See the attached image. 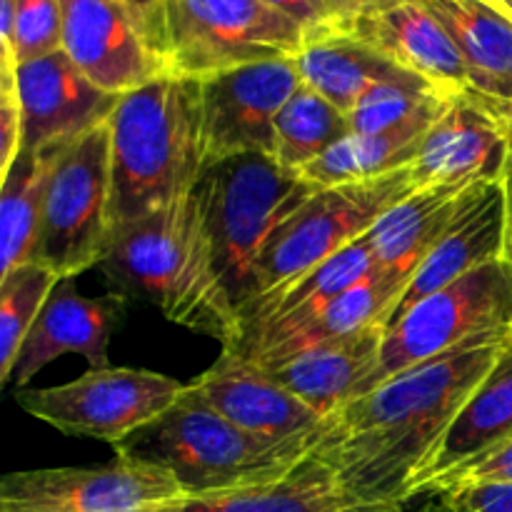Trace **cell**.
<instances>
[{
    "label": "cell",
    "mask_w": 512,
    "mask_h": 512,
    "mask_svg": "<svg viewBox=\"0 0 512 512\" xmlns=\"http://www.w3.org/2000/svg\"><path fill=\"white\" fill-rule=\"evenodd\" d=\"M510 338L470 340L350 400L323 418L308 455L333 470L350 503L410 493L445 430Z\"/></svg>",
    "instance_id": "6da1fadb"
},
{
    "label": "cell",
    "mask_w": 512,
    "mask_h": 512,
    "mask_svg": "<svg viewBox=\"0 0 512 512\" xmlns=\"http://www.w3.org/2000/svg\"><path fill=\"white\" fill-rule=\"evenodd\" d=\"M110 290L140 300L180 328L230 345L235 310L220 285L195 193L113 230L98 263Z\"/></svg>",
    "instance_id": "7a4b0ae2"
},
{
    "label": "cell",
    "mask_w": 512,
    "mask_h": 512,
    "mask_svg": "<svg viewBox=\"0 0 512 512\" xmlns=\"http://www.w3.org/2000/svg\"><path fill=\"white\" fill-rule=\"evenodd\" d=\"M108 128L113 230L193 193L205 170L200 80L168 73L120 95Z\"/></svg>",
    "instance_id": "3957f363"
},
{
    "label": "cell",
    "mask_w": 512,
    "mask_h": 512,
    "mask_svg": "<svg viewBox=\"0 0 512 512\" xmlns=\"http://www.w3.org/2000/svg\"><path fill=\"white\" fill-rule=\"evenodd\" d=\"M113 450L130 463L165 470L183 490V498L270 483L308 458L303 445H270L248 435L210 408L190 385L160 418Z\"/></svg>",
    "instance_id": "277c9868"
},
{
    "label": "cell",
    "mask_w": 512,
    "mask_h": 512,
    "mask_svg": "<svg viewBox=\"0 0 512 512\" xmlns=\"http://www.w3.org/2000/svg\"><path fill=\"white\" fill-rule=\"evenodd\" d=\"M315 190L273 155H230L205 165L193 193L235 320L253 298L255 260L265 238Z\"/></svg>",
    "instance_id": "5b68a950"
},
{
    "label": "cell",
    "mask_w": 512,
    "mask_h": 512,
    "mask_svg": "<svg viewBox=\"0 0 512 512\" xmlns=\"http://www.w3.org/2000/svg\"><path fill=\"white\" fill-rule=\"evenodd\" d=\"M408 168L365 183L320 188L280 220L255 260L253 298L270 293L308 270L318 268L363 238L390 208L415 193ZM240 313V310H238Z\"/></svg>",
    "instance_id": "8992f818"
},
{
    "label": "cell",
    "mask_w": 512,
    "mask_h": 512,
    "mask_svg": "<svg viewBox=\"0 0 512 512\" xmlns=\"http://www.w3.org/2000/svg\"><path fill=\"white\" fill-rule=\"evenodd\" d=\"M488 335H512V263L505 258L445 285L385 328L378 368L355 400L425 360Z\"/></svg>",
    "instance_id": "52a82bcc"
},
{
    "label": "cell",
    "mask_w": 512,
    "mask_h": 512,
    "mask_svg": "<svg viewBox=\"0 0 512 512\" xmlns=\"http://www.w3.org/2000/svg\"><path fill=\"white\" fill-rule=\"evenodd\" d=\"M110 200V128L105 123L60 150L45 185L30 263L53 270L58 278L98 268L113 235Z\"/></svg>",
    "instance_id": "ba28073f"
},
{
    "label": "cell",
    "mask_w": 512,
    "mask_h": 512,
    "mask_svg": "<svg viewBox=\"0 0 512 512\" xmlns=\"http://www.w3.org/2000/svg\"><path fill=\"white\" fill-rule=\"evenodd\" d=\"M308 33L263 0H163L170 73L208 78L260 60L295 58Z\"/></svg>",
    "instance_id": "9c48e42d"
},
{
    "label": "cell",
    "mask_w": 512,
    "mask_h": 512,
    "mask_svg": "<svg viewBox=\"0 0 512 512\" xmlns=\"http://www.w3.org/2000/svg\"><path fill=\"white\" fill-rule=\"evenodd\" d=\"M183 390L180 380L153 370L100 368L55 388L18 390L15 400L25 413L58 433L115 448L160 418Z\"/></svg>",
    "instance_id": "30bf717a"
},
{
    "label": "cell",
    "mask_w": 512,
    "mask_h": 512,
    "mask_svg": "<svg viewBox=\"0 0 512 512\" xmlns=\"http://www.w3.org/2000/svg\"><path fill=\"white\" fill-rule=\"evenodd\" d=\"M183 498L165 470L115 455L95 468H48L5 475L0 512H150Z\"/></svg>",
    "instance_id": "8fae6325"
},
{
    "label": "cell",
    "mask_w": 512,
    "mask_h": 512,
    "mask_svg": "<svg viewBox=\"0 0 512 512\" xmlns=\"http://www.w3.org/2000/svg\"><path fill=\"white\" fill-rule=\"evenodd\" d=\"M300 85L295 58L260 60L200 78L205 165L230 155H275V118Z\"/></svg>",
    "instance_id": "7c38bea8"
},
{
    "label": "cell",
    "mask_w": 512,
    "mask_h": 512,
    "mask_svg": "<svg viewBox=\"0 0 512 512\" xmlns=\"http://www.w3.org/2000/svg\"><path fill=\"white\" fill-rule=\"evenodd\" d=\"M63 53L93 85L125 95L170 73L148 30L120 0H60Z\"/></svg>",
    "instance_id": "4fadbf2b"
},
{
    "label": "cell",
    "mask_w": 512,
    "mask_h": 512,
    "mask_svg": "<svg viewBox=\"0 0 512 512\" xmlns=\"http://www.w3.org/2000/svg\"><path fill=\"white\" fill-rule=\"evenodd\" d=\"M375 268L378 263L373 248L363 235L318 268L243 305L233 343L225 345L220 355L243 363L258 358L265 350L275 348L280 340L313 323L333 300L363 283Z\"/></svg>",
    "instance_id": "5bb4252c"
},
{
    "label": "cell",
    "mask_w": 512,
    "mask_h": 512,
    "mask_svg": "<svg viewBox=\"0 0 512 512\" xmlns=\"http://www.w3.org/2000/svg\"><path fill=\"white\" fill-rule=\"evenodd\" d=\"M510 148V120L478 93H460L423 135L410 173L418 190L495 180L505 175Z\"/></svg>",
    "instance_id": "9a60e30c"
},
{
    "label": "cell",
    "mask_w": 512,
    "mask_h": 512,
    "mask_svg": "<svg viewBox=\"0 0 512 512\" xmlns=\"http://www.w3.org/2000/svg\"><path fill=\"white\" fill-rule=\"evenodd\" d=\"M505 248H508L505 180H478L465 190L443 238L410 275L403 295L383 320V330L398 323L413 305H418L428 295L438 293L440 288L493 260L505 258Z\"/></svg>",
    "instance_id": "2e32d148"
},
{
    "label": "cell",
    "mask_w": 512,
    "mask_h": 512,
    "mask_svg": "<svg viewBox=\"0 0 512 512\" xmlns=\"http://www.w3.org/2000/svg\"><path fill=\"white\" fill-rule=\"evenodd\" d=\"M343 33L373 45L440 93H473L458 48L420 0H365L345 23Z\"/></svg>",
    "instance_id": "e0dca14e"
},
{
    "label": "cell",
    "mask_w": 512,
    "mask_h": 512,
    "mask_svg": "<svg viewBox=\"0 0 512 512\" xmlns=\"http://www.w3.org/2000/svg\"><path fill=\"white\" fill-rule=\"evenodd\" d=\"M23 148L73 143L110 120L118 95L90 83L63 50L15 70Z\"/></svg>",
    "instance_id": "ac0fdd59"
},
{
    "label": "cell",
    "mask_w": 512,
    "mask_h": 512,
    "mask_svg": "<svg viewBox=\"0 0 512 512\" xmlns=\"http://www.w3.org/2000/svg\"><path fill=\"white\" fill-rule=\"evenodd\" d=\"M123 318L125 298L115 293L85 298L75 288V278H60L15 355L10 383L20 390V385L30 383L45 365L65 353H78L88 360L90 370L110 368V338Z\"/></svg>",
    "instance_id": "d6986e66"
},
{
    "label": "cell",
    "mask_w": 512,
    "mask_h": 512,
    "mask_svg": "<svg viewBox=\"0 0 512 512\" xmlns=\"http://www.w3.org/2000/svg\"><path fill=\"white\" fill-rule=\"evenodd\" d=\"M190 388L230 423L270 445H303L308 453L310 438L323 423L315 410L263 370L225 355L198 375Z\"/></svg>",
    "instance_id": "ffe728a7"
},
{
    "label": "cell",
    "mask_w": 512,
    "mask_h": 512,
    "mask_svg": "<svg viewBox=\"0 0 512 512\" xmlns=\"http://www.w3.org/2000/svg\"><path fill=\"white\" fill-rule=\"evenodd\" d=\"M383 338V325H373L350 338L318 345L273 368L258 370H263L268 378L303 400L320 418H328L350 400H355L365 380L378 368Z\"/></svg>",
    "instance_id": "44dd1931"
},
{
    "label": "cell",
    "mask_w": 512,
    "mask_h": 512,
    "mask_svg": "<svg viewBox=\"0 0 512 512\" xmlns=\"http://www.w3.org/2000/svg\"><path fill=\"white\" fill-rule=\"evenodd\" d=\"M463 58L470 88L512 123V18L490 0H420Z\"/></svg>",
    "instance_id": "7402d4cb"
},
{
    "label": "cell",
    "mask_w": 512,
    "mask_h": 512,
    "mask_svg": "<svg viewBox=\"0 0 512 512\" xmlns=\"http://www.w3.org/2000/svg\"><path fill=\"white\" fill-rule=\"evenodd\" d=\"M512 443V338L440 438L418 485H433Z\"/></svg>",
    "instance_id": "603a6c76"
},
{
    "label": "cell",
    "mask_w": 512,
    "mask_h": 512,
    "mask_svg": "<svg viewBox=\"0 0 512 512\" xmlns=\"http://www.w3.org/2000/svg\"><path fill=\"white\" fill-rule=\"evenodd\" d=\"M473 183L430 185L410 193L365 233L380 270L408 278L443 238Z\"/></svg>",
    "instance_id": "cb8c5ba5"
},
{
    "label": "cell",
    "mask_w": 512,
    "mask_h": 512,
    "mask_svg": "<svg viewBox=\"0 0 512 512\" xmlns=\"http://www.w3.org/2000/svg\"><path fill=\"white\" fill-rule=\"evenodd\" d=\"M295 63H298L303 83L343 113H350L375 85L423 80L395 65L373 45L343 30L308 38L305 48L295 55Z\"/></svg>",
    "instance_id": "d4e9b609"
},
{
    "label": "cell",
    "mask_w": 512,
    "mask_h": 512,
    "mask_svg": "<svg viewBox=\"0 0 512 512\" xmlns=\"http://www.w3.org/2000/svg\"><path fill=\"white\" fill-rule=\"evenodd\" d=\"M350 505L325 463L303 458L288 475L230 493L178 498L150 512H335Z\"/></svg>",
    "instance_id": "484cf974"
},
{
    "label": "cell",
    "mask_w": 512,
    "mask_h": 512,
    "mask_svg": "<svg viewBox=\"0 0 512 512\" xmlns=\"http://www.w3.org/2000/svg\"><path fill=\"white\" fill-rule=\"evenodd\" d=\"M65 145L23 148L0 175V275L33 260L45 185Z\"/></svg>",
    "instance_id": "4316f807"
},
{
    "label": "cell",
    "mask_w": 512,
    "mask_h": 512,
    "mask_svg": "<svg viewBox=\"0 0 512 512\" xmlns=\"http://www.w3.org/2000/svg\"><path fill=\"white\" fill-rule=\"evenodd\" d=\"M435 120H415V123L400 125L388 133L348 135L333 150H328L323 158L300 170V175L320 190L335 188V185L365 183V180L398 173L413 163L420 140Z\"/></svg>",
    "instance_id": "83f0119b"
},
{
    "label": "cell",
    "mask_w": 512,
    "mask_h": 512,
    "mask_svg": "<svg viewBox=\"0 0 512 512\" xmlns=\"http://www.w3.org/2000/svg\"><path fill=\"white\" fill-rule=\"evenodd\" d=\"M348 135H353L348 113L303 83L275 118L273 158L283 168L300 173Z\"/></svg>",
    "instance_id": "f1b7e54d"
},
{
    "label": "cell",
    "mask_w": 512,
    "mask_h": 512,
    "mask_svg": "<svg viewBox=\"0 0 512 512\" xmlns=\"http://www.w3.org/2000/svg\"><path fill=\"white\" fill-rule=\"evenodd\" d=\"M58 275L38 263H25L0 275V383H10L15 355L38 320Z\"/></svg>",
    "instance_id": "f546056e"
},
{
    "label": "cell",
    "mask_w": 512,
    "mask_h": 512,
    "mask_svg": "<svg viewBox=\"0 0 512 512\" xmlns=\"http://www.w3.org/2000/svg\"><path fill=\"white\" fill-rule=\"evenodd\" d=\"M450 98L453 95L440 93L425 80L380 83L368 90L360 103L350 110V128L355 135H375L415 123V120H435L448 108Z\"/></svg>",
    "instance_id": "4dcf8cb0"
},
{
    "label": "cell",
    "mask_w": 512,
    "mask_h": 512,
    "mask_svg": "<svg viewBox=\"0 0 512 512\" xmlns=\"http://www.w3.org/2000/svg\"><path fill=\"white\" fill-rule=\"evenodd\" d=\"M13 48L18 65L63 50L60 0H13Z\"/></svg>",
    "instance_id": "1f68e13d"
},
{
    "label": "cell",
    "mask_w": 512,
    "mask_h": 512,
    "mask_svg": "<svg viewBox=\"0 0 512 512\" xmlns=\"http://www.w3.org/2000/svg\"><path fill=\"white\" fill-rule=\"evenodd\" d=\"M263 3L295 20L308 33V38L343 30L363 5L360 0H263Z\"/></svg>",
    "instance_id": "d6a6232c"
},
{
    "label": "cell",
    "mask_w": 512,
    "mask_h": 512,
    "mask_svg": "<svg viewBox=\"0 0 512 512\" xmlns=\"http://www.w3.org/2000/svg\"><path fill=\"white\" fill-rule=\"evenodd\" d=\"M335 512H455L450 505V490L445 485H420L400 498L375 500V503H350Z\"/></svg>",
    "instance_id": "836d02e7"
},
{
    "label": "cell",
    "mask_w": 512,
    "mask_h": 512,
    "mask_svg": "<svg viewBox=\"0 0 512 512\" xmlns=\"http://www.w3.org/2000/svg\"><path fill=\"white\" fill-rule=\"evenodd\" d=\"M455 512H512V483L445 485Z\"/></svg>",
    "instance_id": "e575fe53"
},
{
    "label": "cell",
    "mask_w": 512,
    "mask_h": 512,
    "mask_svg": "<svg viewBox=\"0 0 512 512\" xmlns=\"http://www.w3.org/2000/svg\"><path fill=\"white\" fill-rule=\"evenodd\" d=\"M23 150V113L18 90H0V175L13 165Z\"/></svg>",
    "instance_id": "d590c367"
},
{
    "label": "cell",
    "mask_w": 512,
    "mask_h": 512,
    "mask_svg": "<svg viewBox=\"0 0 512 512\" xmlns=\"http://www.w3.org/2000/svg\"><path fill=\"white\" fill-rule=\"evenodd\" d=\"M458 483H512V443L485 455L483 460L468 465V468L455 470L453 475L443 478L438 485Z\"/></svg>",
    "instance_id": "8d00e7d4"
},
{
    "label": "cell",
    "mask_w": 512,
    "mask_h": 512,
    "mask_svg": "<svg viewBox=\"0 0 512 512\" xmlns=\"http://www.w3.org/2000/svg\"><path fill=\"white\" fill-rule=\"evenodd\" d=\"M123 5H128L135 13V18L143 23V28L148 30L150 40L155 43V48L165 55L163 50V0H120Z\"/></svg>",
    "instance_id": "74e56055"
},
{
    "label": "cell",
    "mask_w": 512,
    "mask_h": 512,
    "mask_svg": "<svg viewBox=\"0 0 512 512\" xmlns=\"http://www.w3.org/2000/svg\"><path fill=\"white\" fill-rule=\"evenodd\" d=\"M505 193H508V248H505V260L512 263V148L508 158V168H505Z\"/></svg>",
    "instance_id": "f35d334b"
},
{
    "label": "cell",
    "mask_w": 512,
    "mask_h": 512,
    "mask_svg": "<svg viewBox=\"0 0 512 512\" xmlns=\"http://www.w3.org/2000/svg\"><path fill=\"white\" fill-rule=\"evenodd\" d=\"M490 3L498 5L500 10H505V13H508L510 18H512V0H490Z\"/></svg>",
    "instance_id": "ab89813d"
},
{
    "label": "cell",
    "mask_w": 512,
    "mask_h": 512,
    "mask_svg": "<svg viewBox=\"0 0 512 512\" xmlns=\"http://www.w3.org/2000/svg\"><path fill=\"white\" fill-rule=\"evenodd\" d=\"M360 3H365V0H360Z\"/></svg>",
    "instance_id": "60d3db41"
}]
</instances>
